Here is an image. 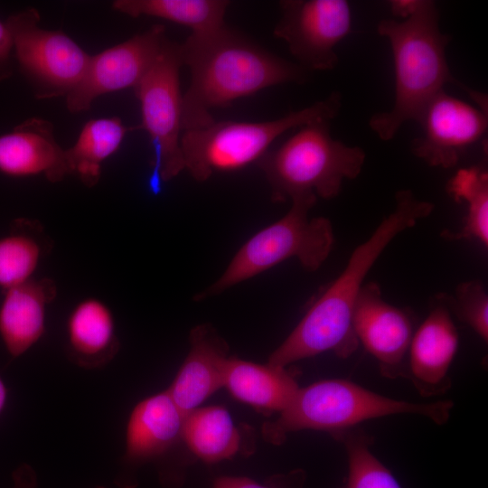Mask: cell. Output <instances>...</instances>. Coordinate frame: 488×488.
Wrapping results in <instances>:
<instances>
[{
  "label": "cell",
  "instance_id": "cell-1",
  "mask_svg": "<svg viewBox=\"0 0 488 488\" xmlns=\"http://www.w3.org/2000/svg\"><path fill=\"white\" fill-rule=\"evenodd\" d=\"M433 210L432 202L418 199L412 191L397 192L394 210L353 249L343 270L271 353L268 364L286 367L328 351L341 358L351 356L359 345L352 320L366 276L400 232L414 227Z\"/></svg>",
  "mask_w": 488,
  "mask_h": 488
},
{
  "label": "cell",
  "instance_id": "cell-2",
  "mask_svg": "<svg viewBox=\"0 0 488 488\" xmlns=\"http://www.w3.org/2000/svg\"><path fill=\"white\" fill-rule=\"evenodd\" d=\"M183 66L191 81L183 95L182 129L202 128L215 120L211 111L264 89L303 83L305 70L255 44L226 24L191 33L180 44Z\"/></svg>",
  "mask_w": 488,
  "mask_h": 488
},
{
  "label": "cell",
  "instance_id": "cell-3",
  "mask_svg": "<svg viewBox=\"0 0 488 488\" xmlns=\"http://www.w3.org/2000/svg\"><path fill=\"white\" fill-rule=\"evenodd\" d=\"M377 32L391 48L395 96L391 108L372 115L369 126L381 140L389 141L404 123L416 120L446 83L457 80L446 57L451 37L439 28V13L434 1L419 0L406 19H382Z\"/></svg>",
  "mask_w": 488,
  "mask_h": 488
},
{
  "label": "cell",
  "instance_id": "cell-4",
  "mask_svg": "<svg viewBox=\"0 0 488 488\" xmlns=\"http://www.w3.org/2000/svg\"><path fill=\"white\" fill-rule=\"evenodd\" d=\"M453 408L454 402L447 399L415 403L378 394L347 380H325L299 388L279 418L264 425L263 436L279 445L291 432L315 429L333 436L363 421L397 414L419 415L443 425Z\"/></svg>",
  "mask_w": 488,
  "mask_h": 488
},
{
  "label": "cell",
  "instance_id": "cell-5",
  "mask_svg": "<svg viewBox=\"0 0 488 488\" xmlns=\"http://www.w3.org/2000/svg\"><path fill=\"white\" fill-rule=\"evenodd\" d=\"M365 158L361 147L331 136L330 121L316 120L300 127L261 157L258 165L265 174L274 202L306 194L330 200L341 192L344 180L361 174Z\"/></svg>",
  "mask_w": 488,
  "mask_h": 488
},
{
  "label": "cell",
  "instance_id": "cell-6",
  "mask_svg": "<svg viewBox=\"0 0 488 488\" xmlns=\"http://www.w3.org/2000/svg\"><path fill=\"white\" fill-rule=\"evenodd\" d=\"M342 97L333 91L327 98L277 119L214 121L181 136V151L187 170L198 182L217 172H231L258 163L282 134L316 120L333 119L340 112Z\"/></svg>",
  "mask_w": 488,
  "mask_h": 488
},
{
  "label": "cell",
  "instance_id": "cell-7",
  "mask_svg": "<svg viewBox=\"0 0 488 488\" xmlns=\"http://www.w3.org/2000/svg\"><path fill=\"white\" fill-rule=\"evenodd\" d=\"M316 201L313 194L292 199L288 211L249 238L221 276L194 299L217 296L292 258H297L305 270L316 271L329 257L334 242L329 219L308 217Z\"/></svg>",
  "mask_w": 488,
  "mask_h": 488
},
{
  "label": "cell",
  "instance_id": "cell-8",
  "mask_svg": "<svg viewBox=\"0 0 488 488\" xmlns=\"http://www.w3.org/2000/svg\"><path fill=\"white\" fill-rule=\"evenodd\" d=\"M180 44L165 39L155 61L135 87L142 124L153 149L149 189L157 194L162 183L184 170L181 151L182 101Z\"/></svg>",
  "mask_w": 488,
  "mask_h": 488
},
{
  "label": "cell",
  "instance_id": "cell-9",
  "mask_svg": "<svg viewBox=\"0 0 488 488\" xmlns=\"http://www.w3.org/2000/svg\"><path fill=\"white\" fill-rule=\"evenodd\" d=\"M39 22L34 8L5 22L20 71L37 99L67 96L83 77L90 56L64 33L44 30Z\"/></svg>",
  "mask_w": 488,
  "mask_h": 488
},
{
  "label": "cell",
  "instance_id": "cell-10",
  "mask_svg": "<svg viewBox=\"0 0 488 488\" xmlns=\"http://www.w3.org/2000/svg\"><path fill=\"white\" fill-rule=\"evenodd\" d=\"M273 33L287 45L297 65L332 70L339 59L335 47L351 33L352 10L345 0H284Z\"/></svg>",
  "mask_w": 488,
  "mask_h": 488
},
{
  "label": "cell",
  "instance_id": "cell-11",
  "mask_svg": "<svg viewBox=\"0 0 488 488\" xmlns=\"http://www.w3.org/2000/svg\"><path fill=\"white\" fill-rule=\"evenodd\" d=\"M421 134L412 140L411 152L429 166L451 168L487 132L486 108L447 94L435 95L416 120Z\"/></svg>",
  "mask_w": 488,
  "mask_h": 488
},
{
  "label": "cell",
  "instance_id": "cell-12",
  "mask_svg": "<svg viewBox=\"0 0 488 488\" xmlns=\"http://www.w3.org/2000/svg\"><path fill=\"white\" fill-rule=\"evenodd\" d=\"M165 39L164 27L155 24L90 56L80 81L66 96L68 110L71 113L86 111L93 100L103 94L135 88L155 61Z\"/></svg>",
  "mask_w": 488,
  "mask_h": 488
},
{
  "label": "cell",
  "instance_id": "cell-13",
  "mask_svg": "<svg viewBox=\"0 0 488 488\" xmlns=\"http://www.w3.org/2000/svg\"><path fill=\"white\" fill-rule=\"evenodd\" d=\"M352 326L359 344L374 357L383 377H407L415 332L410 311L386 302L377 283H365L355 305Z\"/></svg>",
  "mask_w": 488,
  "mask_h": 488
},
{
  "label": "cell",
  "instance_id": "cell-14",
  "mask_svg": "<svg viewBox=\"0 0 488 488\" xmlns=\"http://www.w3.org/2000/svg\"><path fill=\"white\" fill-rule=\"evenodd\" d=\"M458 343L451 312L440 296L415 330L408 350L407 378L421 396L436 397L449 390V371Z\"/></svg>",
  "mask_w": 488,
  "mask_h": 488
},
{
  "label": "cell",
  "instance_id": "cell-15",
  "mask_svg": "<svg viewBox=\"0 0 488 488\" xmlns=\"http://www.w3.org/2000/svg\"><path fill=\"white\" fill-rule=\"evenodd\" d=\"M190 351L175 379L166 389L185 417L224 386L229 346L208 324L190 333Z\"/></svg>",
  "mask_w": 488,
  "mask_h": 488
},
{
  "label": "cell",
  "instance_id": "cell-16",
  "mask_svg": "<svg viewBox=\"0 0 488 488\" xmlns=\"http://www.w3.org/2000/svg\"><path fill=\"white\" fill-rule=\"evenodd\" d=\"M0 172L13 177L42 174L52 183L70 174L65 150L56 142L52 123L32 117L1 135Z\"/></svg>",
  "mask_w": 488,
  "mask_h": 488
},
{
  "label": "cell",
  "instance_id": "cell-17",
  "mask_svg": "<svg viewBox=\"0 0 488 488\" xmlns=\"http://www.w3.org/2000/svg\"><path fill=\"white\" fill-rule=\"evenodd\" d=\"M57 294L48 277L30 279L5 290L0 305V336L9 352L19 357L42 336L47 305Z\"/></svg>",
  "mask_w": 488,
  "mask_h": 488
},
{
  "label": "cell",
  "instance_id": "cell-18",
  "mask_svg": "<svg viewBox=\"0 0 488 488\" xmlns=\"http://www.w3.org/2000/svg\"><path fill=\"white\" fill-rule=\"evenodd\" d=\"M184 416L167 390L139 402L127 426V464H140L166 452L182 439Z\"/></svg>",
  "mask_w": 488,
  "mask_h": 488
},
{
  "label": "cell",
  "instance_id": "cell-19",
  "mask_svg": "<svg viewBox=\"0 0 488 488\" xmlns=\"http://www.w3.org/2000/svg\"><path fill=\"white\" fill-rule=\"evenodd\" d=\"M70 359L83 369H99L110 362L119 350L111 310L101 300L79 302L67 322Z\"/></svg>",
  "mask_w": 488,
  "mask_h": 488
},
{
  "label": "cell",
  "instance_id": "cell-20",
  "mask_svg": "<svg viewBox=\"0 0 488 488\" xmlns=\"http://www.w3.org/2000/svg\"><path fill=\"white\" fill-rule=\"evenodd\" d=\"M238 399L264 413L284 411L293 400L298 384L286 369L229 357L224 386Z\"/></svg>",
  "mask_w": 488,
  "mask_h": 488
},
{
  "label": "cell",
  "instance_id": "cell-21",
  "mask_svg": "<svg viewBox=\"0 0 488 488\" xmlns=\"http://www.w3.org/2000/svg\"><path fill=\"white\" fill-rule=\"evenodd\" d=\"M182 439L205 463L234 456L240 448V433L222 407L195 408L184 417Z\"/></svg>",
  "mask_w": 488,
  "mask_h": 488
},
{
  "label": "cell",
  "instance_id": "cell-22",
  "mask_svg": "<svg viewBox=\"0 0 488 488\" xmlns=\"http://www.w3.org/2000/svg\"><path fill=\"white\" fill-rule=\"evenodd\" d=\"M127 130L118 117L87 122L74 145L65 150L70 174H76L87 186L97 184L102 163L119 148Z\"/></svg>",
  "mask_w": 488,
  "mask_h": 488
},
{
  "label": "cell",
  "instance_id": "cell-23",
  "mask_svg": "<svg viewBox=\"0 0 488 488\" xmlns=\"http://www.w3.org/2000/svg\"><path fill=\"white\" fill-rule=\"evenodd\" d=\"M230 5L225 0H116L115 10L136 18L149 15L162 18L203 33L225 25Z\"/></svg>",
  "mask_w": 488,
  "mask_h": 488
},
{
  "label": "cell",
  "instance_id": "cell-24",
  "mask_svg": "<svg viewBox=\"0 0 488 488\" xmlns=\"http://www.w3.org/2000/svg\"><path fill=\"white\" fill-rule=\"evenodd\" d=\"M343 444L348 473L339 488H401L392 473L371 451L372 439L360 428L333 436Z\"/></svg>",
  "mask_w": 488,
  "mask_h": 488
},
{
  "label": "cell",
  "instance_id": "cell-25",
  "mask_svg": "<svg viewBox=\"0 0 488 488\" xmlns=\"http://www.w3.org/2000/svg\"><path fill=\"white\" fill-rule=\"evenodd\" d=\"M447 192L466 203V216L456 239L478 240L488 246V174L481 167L459 170L448 182Z\"/></svg>",
  "mask_w": 488,
  "mask_h": 488
},
{
  "label": "cell",
  "instance_id": "cell-26",
  "mask_svg": "<svg viewBox=\"0 0 488 488\" xmlns=\"http://www.w3.org/2000/svg\"><path fill=\"white\" fill-rule=\"evenodd\" d=\"M42 256L41 241L30 233L0 238V287L6 290L32 279Z\"/></svg>",
  "mask_w": 488,
  "mask_h": 488
},
{
  "label": "cell",
  "instance_id": "cell-27",
  "mask_svg": "<svg viewBox=\"0 0 488 488\" xmlns=\"http://www.w3.org/2000/svg\"><path fill=\"white\" fill-rule=\"evenodd\" d=\"M446 306L485 343L488 340V296L483 284L471 280L459 284L454 296H441Z\"/></svg>",
  "mask_w": 488,
  "mask_h": 488
},
{
  "label": "cell",
  "instance_id": "cell-28",
  "mask_svg": "<svg viewBox=\"0 0 488 488\" xmlns=\"http://www.w3.org/2000/svg\"><path fill=\"white\" fill-rule=\"evenodd\" d=\"M305 481V472L294 470L272 477L267 483H259L247 477L223 476L215 481L213 488H304Z\"/></svg>",
  "mask_w": 488,
  "mask_h": 488
},
{
  "label": "cell",
  "instance_id": "cell-29",
  "mask_svg": "<svg viewBox=\"0 0 488 488\" xmlns=\"http://www.w3.org/2000/svg\"><path fill=\"white\" fill-rule=\"evenodd\" d=\"M13 51L11 33L6 23L0 21V82L12 76L11 56Z\"/></svg>",
  "mask_w": 488,
  "mask_h": 488
},
{
  "label": "cell",
  "instance_id": "cell-30",
  "mask_svg": "<svg viewBox=\"0 0 488 488\" xmlns=\"http://www.w3.org/2000/svg\"><path fill=\"white\" fill-rule=\"evenodd\" d=\"M12 488H36L37 475L33 467L27 464L20 465L12 474Z\"/></svg>",
  "mask_w": 488,
  "mask_h": 488
},
{
  "label": "cell",
  "instance_id": "cell-31",
  "mask_svg": "<svg viewBox=\"0 0 488 488\" xmlns=\"http://www.w3.org/2000/svg\"><path fill=\"white\" fill-rule=\"evenodd\" d=\"M419 0H392L389 2L390 11L394 19L408 18L416 10Z\"/></svg>",
  "mask_w": 488,
  "mask_h": 488
},
{
  "label": "cell",
  "instance_id": "cell-32",
  "mask_svg": "<svg viewBox=\"0 0 488 488\" xmlns=\"http://www.w3.org/2000/svg\"><path fill=\"white\" fill-rule=\"evenodd\" d=\"M7 398V390L5 382L0 378V413L2 412Z\"/></svg>",
  "mask_w": 488,
  "mask_h": 488
},
{
  "label": "cell",
  "instance_id": "cell-33",
  "mask_svg": "<svg viewBox=\"0 0 488 488\" xmlns=\"http://www.w3.org/2000/svg\"><path fill=\"white\" fill-rule=\"evenodd\" d=\"M97 488H107V487H104V486H99V487H97Z\"/></svg>",
  "mask_w": 488,
  "mask_h": 488
}]
</instances>
